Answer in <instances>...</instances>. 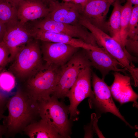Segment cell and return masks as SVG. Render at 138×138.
<instances>
[{
	"label": "cell",
	"instance_id": "cell-34",
	"mask_svg": "<svg viewBox=\"0 0 138 138\" xmlns=\"http://www.w3.org/2000/svg\"></svg>",
	"mask_w": 138,
	"mask_h": 138
},
{
	"label": "cell",
	"instance_id": "cell-11",
	"mask_svg": "<svg viewBox=\"0 0 138 138\" xmlns=\"http://www.w3.org/2000/svg\"><path fill=\"white\" fill-rule=\"evenodd\" d=\"M45 64L59 68L65 64L80 48L62 43L41 41Z\"/></svg>",
	"mask_w": 138,
	"mask_h": 138
},
{
	"label": "cell",
	"instance_id": "cell-30",
	"mask_svg": "<svg viewBox=\"0 0 138 138\" xmlns=\"http://www.w3.org/2000/svg\"><path fill=\"white\" fill-rule=\"evenodd\" d=\"M6 117V116L3 115V114L0 113V120L3 119Z\"/></svg>",
	"mask_w": 138,
	"mask_h": 138
},
{
	"label": "cell",
	"instance_id": "cell-25",
	"mask_svg": "<svg viewBox=\"0 0 138 138\" xmlns=\"http://www.w3.org/2000/svg\"><path fill=\"white\" fill-rule=\"evenodd\" d=\"M10 96L0 89V113L3 114L7 109L6 104Z\"/></svg>",
	"mask_w": 138,
	"mask_h": 138
},
{
	"label": "cell",
	"instance_id": "cell-17",
	"mask_svg": "<svg viewBox=\"0 0 138 138\" xmlns=\"http://www.w3.org/2000/svg\"><path fill=\"white\" fill-rule=\"evenodd\" d=\"M34 39L40 41L62 43L86 50L93 49L95 46L85 43L81 39L49 31L31 27Z\"/></svg>",
	"mask_w": 138,
	"mask_h": 138
},
{
	"label": "cell",
	"instance_id": "cell-7",
	"mask_svg": "<svg viewBox=\"0 0 138 138\" xmlns=\"http://www.w3.org/2000/svg\"><path fill=\"white\" fill-rule=\"evenodd\" d=\"M104 79L100 78L95 73L92 72L91 79L93 95L88 99L90 107L94 108L102 113H111L120 119L126 125L132 128L133 127L122 115L115 105L110 87L105 82Z\"/></svg>",
	"mask_w": 138,
	"mask_h": 138
},
{
	"label": "cell",
	"instance_id": "cell-16",
	"mask_svg": "<svg viewBox=\"0 0 138 138\" xmlns=\"http://www.w3.org/2000/svg\"><path fill=\"white\" fill-rule=\"evenodd\" d=\"M49 9L41 0H25L17 8V17L20 23L24 24L47 16Z\"/></svg>",
	"mask_w": 138,
	"mask_h": 138
},
{
	"label": "cell",
	"instance_id": "cell-28",
	"mask_svg": "<svg viewBox=\"0 0 138 138\" xmlns=\"http://www.w3.org/2000/svg\"><path fill=\"white\" fill-rule=\"evenodd\" d=\"M88 0H73V2L80 5L82 8L85 5Z\"/></svg>",
	"mask_w": 138,
	"mask_h": 138
},
{
	"label": "cell",
	"instance_id": "cell-3",
	"mask_svg": "<svg viewBox=\"0 0 138 138\" xmlns=\"http://www.w3.org/2000/svg\"><path fill=\"white\" fill-rule=\"evenodd\" d=\"M80 24L87 29L94 36L98 45L103 48L121 64L124 68L130 73L134 83L138 82V69L132 62L136 57L131 55L125 48L106 33L91 24L85 18H82Z\"/></svg>",
	"mask_w": 138,
	"mask_h": 138
},
{
	"label": "cell",
	"instance_id": "cell-32",
	"mask_svg": "<svg viewBox=\"0 0 138 138\" xmlns=\"http://www.w3.org/2000/svg\"><path fill=\"white\" fill-rule=\"evenodd\" d=\"M66 2H68L70 1L73 2V0H63Z\"/></svg>",
	"mask_w": 138,
	"mask_h": 138
},
{
	"label": "cell",
	"instance_id": "cell-24",
	"mask_svg": "<svg viewBox=\"0 0 138 138\" xmlns=\"http://www.w3.org/2000/svg\"><path fill=\"white\" fill-rule=\"evenodd\" d=\"M10 53L9 49L3 41L0 42V72L4 70L9 63Z\"/></svg>",
	"mask_w": 138,
	"mask_h": 138
},
{
	"label": "cell",
	"instance_id": "cell-13",
	"mask_svg": "<svg viewBox=\"0 0 138 138\" xmlns=\"http://www.w3.org/2000/svg\"><path fill=\"white\" fill-rule=\"evenodd\" d=\"M112 4L110 0H88L82 8L81 16L106 33L108 30L106 17Z\"/></svg>",
	"mask_w": 138,
	"mask_h": 138
},
{
	"label": "cell",
	"instance_id": "cell-19",
	"mask_svg": "<svg viewBox=\"0 0 138 138\" xmlns=\"http://www.w3.org/2000/svg\"><path fill=\"white\" fill-rule=\"evenodd\" d=\"M113 3V10L109 20L107 21L108 32L110 34L111 36L120 44V32L122 6L119 0H116Z\"/></svg>",
	"mask_w": 138,
	"mask_h": 138
},
{
	"label": "cell",
	"instance_id": "cell-4",
	"mask_svg": "<svg viewBox=\"0 0 138 138\" xmlns=\"http://www.w3.org/2000/svg\"><path fill=\"white\" fill-rule=\"evenodd\" d=\"M51 95L38 102L41 118L49 123L62 138L71 137L72 121L68 118L69 107Z\"/></svg>",
	"mask_w": 138,
	"mask_h": 138
},
{
	"label": "cell",
	"instance_id": "cell-12",
	"mask_svg": "<svg viewBox=\"0 0 138 138\" xmlns=\"http://www.w3.org/2000/svg\"><path fill=\"white\" fill-rule=\"evenodd\" d=\"M49 12L47 16L57 22L78 25L81 16L82 7L73 2H60L51 0L49 3Z\"/></svg>",
	"mask_w": 138,
	"mask_h": 138
},
{
	"label": "cell",
	"instance_id": "cell-31",
	"mask_svg": "<svg viewBox=\"0 0 138 138\" xmlns=\"http://www.w3.org/2000/svg\"><path fill=\"white\" fill-rule=\"evenodd\" d=\"M44 3L46 4H49L51 0H41Z\"/></svg>",
	"mask_w": 138,
	"mask_h": 138
},
{
	"label": "cell",
	"instance_id": "cell-1",
	"mask_svg": "<svg viewBox=\"0 0 138 138\" xmlns=\"http://www.w3.org/2000/svg\"><path fill=\"white\" fill-rule=\"evenodd\" d=\"M8 114L3 119L6 137L22 133L25 128L40 118L38 103L31 99L19 86L8 100Z\"/></svg>",
	"mask_w": 138,
	"mask_h": 138
},
{
	"label": "cell",
	"instance_id": "cell-6",
	"mask_svg": "<svg viewBox=\"0 0 138 138\" xmlns=\"http://www.w3.org/2000/svg\"><path fill=\"white\" fill-rule=\"evenodd\" d=\"M60 68L44 64L38 73L19 86L29 97L38 102L46 99L53 93Z\"/></svg>",
	"mask_w": 138,
	"mask_h": 138
},
{
	"label": "cell",
	"instance_id": "cell-10",
	"mask_svg": "<svg viewBox=\"0 0 138 138\" xmlns=\"http://www.w3.org/2000/svg\"><path fill=\"white\" fill-rule=\"evenodd\" d=\"M5 24L6 31L3 41L9 49L11 63L19 51L34 39L30 27L26 23H20L18 18Z\"/></svg>",
	"mask_w": 138,
	"mask_h": 138
},
{
	"label": "cell",
	"instance_id": "cell-26",
	"mask_svg": "<svg viewBox=\"0 0 138 138\" xmlns=\"http://www.w3.org/2000/svg\"><path fill=\"white\" fill-rule=\"evenodd\" d=\"M5 31V25L0 20V42L3 41Z\"/></svg>",
	"mask_w": 138,
	"mask_h": 138
},
{
	"label": "cell",
	"instance_id": "cell-21",
	"mask_svg": "<svg viewBox=\"0 0 138 138\" xmlns=\"http://www.w3.org/2000/svg\"><path fill=\"white\" fill-rule=\"evenodd\" d=\"M17 8L13 0H0V20L4 24L17 18Z\"/></svg>",
	"mask_w": 138,
	"mask_h": 138
},
{
	"label": "cell",
	"instance_id": "cell-8",
	"mask_svg": "<svg viewBox=\"0 0 138 138\" xmlns=\"http://www.w3.org/2000/svg\"><path fill=\"white\" fill-rule=\"evenodd\" d=\"M32 21L29 24L31 28L62 33L81 39L87 44L99 46L91 33L80 24L72 25L57 22L47 17L42 19Z\"/></svg>",
	"mask_w": 138,
	"mask_h": 138
},
{
	"label": "cell",
	"instance_id": "cell-33",
	"mask_svg": "<svg viewBox=\"0 0 138 138\" xmlns=\"http://www.w3.org/2000/svg\"><path fill=\"white\" fill-rule=\"evenodd\" d=\"M111 2L112 3H113L114 2L115 0H110Z\"/></svg>",
	"mask_w": 138,
	"mask_h": 138
},
{
	"label": "cell",
	"instance_id": "cell-20",
	"mask_svg": "<svg viewBox=\"0 0 138 138\" xmlns=\"http://www.w3.org/2000/svg\"><path fill=\"white\" fill-rule=\"evenodd\" d=\"M132 8V4L127 1L122 6V9L120 32V43L125 48Z\"/></svg>",
	"mask_w": 138,
	"mask_h": 138
},
{
	"label": "cell",
	"instance_id": "cell-22",
	"mask_svg": "<svg viewBox=\"0 0 138 138\" xmlns=\"http://www.w3.org/2000/svg\"><path fill=\"white\" fill-rule=\"evenodd\" d=\"M17 83L14 75L8 70H4L0 72V89L4 93L12 96V92L15 87Z\"/></svg>",
	"mask_w": 138,
	"mask_h": 138
},
{
	"label": "cell",
	"instance_id": "cell-27",
	"mask_svg": "<svg viewBox=\"0 0 138 138\" xmlns=\"http://www.w3.org/2000/svg\"><path fill=\"white\" fill-rule=\"evenodd\" d=\"M6 132V129L5 125L0 124V138L3 137V135H4Z\"/></svg>",
	"mask_w": 138,
	"mask_h": 138
},
{
	"label": "cell",
	"instance_id": "cell-5",
	"mask_svg": "<svg viewBox=\"0 0 138 138\" xmlns=\"http://www.w3.org/2000/svg\"><path fill=\"white\" fill-rule=\"evenodd\" d=\"M79 49L59 69L57 82L51 95L64 99L76 80L81 71L92 64L86 55L85 49Z\"/></svg>",
	"mask_w": 138,
	"mask_h": 138
},
{
	"label": "cell",
	"instance_id": "cell-18",
	"mask_svg": "<svg viewBox=\"0 0 138 138\" xmlns=\"http://www.w3.org/2000/svg\"><path fill=\"white\" fill-rule=\"evenodd\" d=\"M23 133L30 138H62L49 123L42 118L28 125Z\"/></svg>",
	"mask_w": 138,
	"mask_h": 138
},
{
	"label": "cell",
	"instance_id": "cell-15",
	"mask_svg": "<svg viewBox=\"0 0 138 138\" xmlns=\"http://www.w3.org/2000/svg\"><path fill=\"white\" fill-rule=\"evenodd\" d=\"M113 75L114 80L109 86L112 97L121 104L130 102L137 104L138 95L132 88L131 77L117 72Z\"/></svg>",
	"mask_w": 138,
	"mask_h": 138
},
{
	"label": "cell",
	"instance_id": "cell-29",
	"mask_svg": "<svg viewBox=\"0 0 138 138\" xmlns=\"http://www.w3.org/2000/svg\"><path fill=\"white\" fill-rule=\"evenodd\" d=\"M15 5L17 8L19 4L22 1L25 0H13Z\"/></svg>",
	"mask_w": 138,
	"mask_h": 138
},
{
	"label": "cell",
	"instance_id": "cell-2",
	"mask_svg": "<svg viewBox=\"0 0 138 138\" xmlns=\"http://www.w3.org/2000/svg\"><path fill=\"white\" fill-rule=\"evenodd\" d=\"M39 41L34 39L27 43L17 54L8 69L20 84L34 76L44 66Z\"/></svg>",
	"mask_w": 138,
	"mask_h": 138
},
{
	"label": "cell",
	"instance_id": "cell-23",
	"mask_svg": "<svg viewBox=\"0 0 138 138\" xmlns=\"http://www.w3.org/2000/svg\"><path fill=\"white\" fill-rule=\"evenodd\" d=\"M126 42H138V5L133 6Z\"/></svg>",
	"mask_w": 138,
	"mask_h": 138
},
{
	"label": "cell",
	"instance_id": "cell-9",
	"mask_svg": "<svg viewBox=\"0 0 138 138\" xmlns=\"http://www.w3.org/2000/svg\"><path fill=\"white\" fill-rule=\"evenodd\" d=\"M91 67L83 69L80 72L76 82L70 90L66 97L68 98L70 119L72 121H77L79 112L77 107L85 98L91 97L93 95L91 80L92 71Z\"/></svg>",
	"mask_w": 138,
	"mask_h": 138
},
{
	"label": "cell",
	"instance_id": "cell-14",
	"mask_svg": "<svg viewBox=\"0 0 138 138\" xmlns=\"http://www.w3.org/2000/svg\"><path fill=\"white\" fill-rule=\"evenodd\" d=\"M86 55L92 64V66L101 73L104 79L111 71L125 73L124 68H119L123 66L111 56L103 48L95 46L93 49H85Z\"/></svg>",
	"mask_w": 138,
	"mask_h": 138
}]
</instances>
